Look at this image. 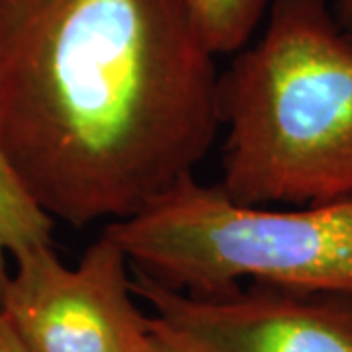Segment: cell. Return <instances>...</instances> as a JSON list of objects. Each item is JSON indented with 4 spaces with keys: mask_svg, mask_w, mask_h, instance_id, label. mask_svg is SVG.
I'll return each instance as SVG.
<instances>
[{
    "mask_svg": "<svg viewBox=\"0 0 352 352\" xmlns=\"http://www.w3.org/2000/svg\"><path fill=\"white\" fill-rule=\"evenodd\" d=\"M151 327L186 352H352V298L252 284L217 296L168 288L133 268Z\"/></svg>",
    "mask_w": 352,
    "mask_h": 352,
    "instance_id": "5b68a950",
    "label": "cell"
},
{
    "mask_svg": "<svg viewBox=\"0 0 352 352\" xmlns=\"http://www.w3.org/2000/svg\"><path fill=\"white\" fill-rule=\"evenodd\" d=\"M215 55L247 47L266 0H184Z\"/></svg>",
    "mask_w": 352,
    "mask_h": 352,
    "instance_id": "52a82bcc",
    "label": "cell"
},
{
    "mask_svg": "<svg viewBox=\"0 0 352 352\" xmlns=\"http://www.w3.org/2000/svg\"><path fill=\"white\" fill-rule=\"evenodd\" d=\"M215 53L184 0H0V151L51 219L139 214L221 127Z\"/></svg>",
    "mask_w": 352,
    "mask_h": 352,
    "instance_id": "6da1fadb",
    "label": "cell"
},
{
    "mask_svg": "<svg viewBox=\"0 0 352 352\" xmlns=\"http://www.w3.org/2000/svg\"><path fill=\"white\" fill-rule=\"evenodd\" d=\"M139 352H186L182 351L180 346H176L175 342H170L168 339H164L163 335H159L157 331H153L151 335L147 337V340L143 342V346L139 349Z\"/></svg>",
    "mask_w": 352,
    "mask_h": 352,
    "instance_id": "9c48e42d",
    "label": "cell"
},
{
    "mask_svg": "<svg viewBox=\"0 0 352 352\" xmlns=\"http://www.w3.org/2000/svg\"><path fill=\"white\" fill-rule=\"evenodd\" d=\"M104 233L168 288L217 296L241 280L352 298V198L298 210L245 206L182 180Z\"/></svg>",
    "mask_w": 352,
    "mask_h": 352,
    "instance_id": "3957f363",
    "label": "cell"
},
{
    "mask_svg": "<svg viewBox=\"0 0 352 352\" xmlns=\"http://www.w3.org/2000/svg\"><path fill=\"white\" fill-rule=\"evenodd\" d=\"M51 231L53 219L30 200L0 151V296L14 258L30 249L51 245Z\"/></svg>",
    "mask_w": 352,
    "mask_h": 352,
    "instance_id": "8992f818",
    "label": "cell"
},
{
    "mask_svg": "<svg viewBox=\"0 0 352 352\" xmlns=\"http://www.w3.org/2000/svg\"><path fill=\"white\" fill-rule=\"evenodd\" d=\"M0 352H28L2 314H0Z\"/></svg>",
    "mask_w": 352,
    "mask_h": 352,
    "instance_id": "ba28073f",
    "label": "cell"
},
{
    "mask_svg": "<svg viewBox=\"0 0 352 352\" xmlns=\"http://www.w3.org/2000/svg\"><path fill=\"white\" fill-rule=\"evenodd\" d=\"M333 14L337 18L339 25L352 38V0H335Z\"/></svg>",
    "mask_w": 352,
    "mask_h": 352,
    "instance_id": "30bf717a",
    "label": "cell"
},
{
    "mask_svg": "<svg viewBox=\"0 0 352 352\" xmlns=\"http://www.w3.org/2000/svg\"><path fill=\"white\" fill-rule=\"evenodd\" d=\"M135 298L129 256L102 233L76 266L51 245L16 256L0 314L28 352H139L151 315Z\"/></svg>",
    "mask_w": 352,
    "mask_h": 352,
    "instance_id": "277c9868",
    "label": "cell"
},
{
    "mask_svg": "<svg viewBox=\"0 0 352 352\" xmlns=\"http://www.w3.org/2000/svg\"><path fill=\"white\" fill-rule=\"evenodd\" d=\"M227 198L319 206L352 198V38L327 0H274L261 39L219 78Z\"/></svg>",
    "mask_w": 352,
    "mask_h": 352,
    "instance_id": "7a4b0ae2",
    "label": "cell"
}]
</instances>
